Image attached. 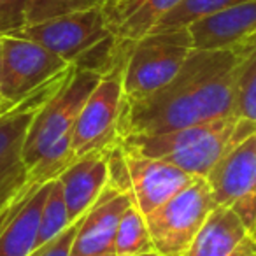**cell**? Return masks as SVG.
Instances as JSON below:
<instances>
[{
  "label": "cell",
  "instance_id": "6da1fadb",
  "mask_svg": "<svg viewBox=\"0 0 256 256\" xmlns=\"http://www.w3.org/2000/svg\"><path fill=\"white\" fill-rule=\"evenodd\" d=\"M237 53L193 50L181 70L158 92L124 102L118 121L120 139L132 134H160L235 114Z\"/></svg>",
  "mask_w": 256,
  "mask_h": 256
},
{
  "label": "cell",
  "instance_id": "7a4b0ae2",
  "mask_svg": "<svg viewBox=\"0 0 256 256\" xmlns=\"http://www.w3.org/2000/svg\"><path fill=\"white\" fill-rule=\"evenodd\" d=\"M100 78L95 72L74 67L65 84L34 116L23 146L30 182L53 181L76 160L72 130Z\"/></svg>",
  "mask_w": 256,
  "mask_h": 256
},
{
  "label": "cell",
  "instance_id": "3957f363",
  "mask_svg": "<svg viewBox=\"0 0 256 256\" xmlns=\"http://www.w3.org/2000/svg\"><path fill=\"white\" fill-rule=\"evenodd\" d=\"M256 134V123L235 114L160 134H132L120 142L128 150L206 178L232 146Z\"/></svg>",
  "mask_w": 256,
  "mask_h": 256
},
{
  "label": "cell",
  "instance_id": "277c9868",
  "mask_svg": "<svg viewBox=\"0 0 256 256\" xmlns=\"http://www.w3.org/2000/svg\"><path fill=\"white\" fill-rule=\"evenodd\" d=\"M193 51L188 26L150 32L134 40L123 72V100L136 102L164 88Z\"/></svg>",
  "mask_w": 256,
  "mask_h": 256
},
{
  "label": "cell",
  "instance_id": "5b68a950",
  "mask_svg": "<svg viewBox=\"0 0 256 256\" xmlns=\"http://www.w3.org/2000/svg\"><path fill=\"white\" fill-rule=\"evenodd\" d=\"M72 68L74 65L34 90L0 116V209H4L30 184L28 168L23 160L26 134L34 116L65 84Z\"/></svg>",
  "mask_w": 256,
  "mask_h": 256
},
{
  "label": "cell",
  "instance_id": "8992f818",
  "mask_svg": "<svg viewBox=\"0 0 256 256\" xmlns=\"http://www.w3.org/2000/svg\"><path fill=\"white\" fill-rule=\"evenodd\" d=\"M216 207L207 181L196 178L188 188L144 216L153 249L160 256H182Z\"/></svg>",
  "mask_w": 256,
  "mask_h": 256
},
{
  "label": "cell",
  "instance_id": "52a82bcc",
  "mask_svg": "<svg viewBox=\"0 0 256 256\" xmlns=\"http://www.w3.org/2000/svg\"><path fill=\"white\" fill-rule=\"evenodd\" d=\"M124 65L102 76L79 110L72 130V151L76 158L90 151H106L120 142L118 121L123 109Z\"/></svg>",
  "mask_w": 256,
  "mask_h": 256
},
{
  "label": "cell",
  "instance_id": "ba28073f",
  "mask_svg": "<svg viewBox=\"0 0 256 256\" xmlns=\"http://www.w3.org/2000/svg\"><path fill=\"white\" fill-rule=\"evenodd\" d=\"M2 53V98L20 102L72 64L40 44L18 36H0Z\"/></svg>",
  "mask_w": 256,
  "mask_h": 256
},
{
  "label": "cell",
  "instance_id": "9c48e42d",
  "mask_svg": "<svg viewBox=\"0 0 256 256\" xmlns=\"http://www.w3.org/2000/svg\"><path fill=\"white\" fill-rule=\"evenodd\" d=\"M110 34L102 8L56 16L46 22L23 25L11 36L25 37L40 44L56 56L74 64L78 56ZM8 36V34H6Z\"/></svg>",
  "mask_w": 256,
  "mask_h": 256
},
{
  "label": "cell",
  "instance_id": "30bf717a",
  "mask_svg": "<svg viewBox=\"0 0 256 256\" xmlns=\"http://www.w3.org/2000/svg\"><path fill=\"white\" fill-rule=\"evenodd\" d=\"M121 150L130 179L128 195L142 216H148L154 209L164 206L196 179V176L188 174L167 162L139 154L124 148L123 144Z\"/></svg>",
  "mask_w": 256,
  "mask_h": 256
},
{
  "label": "cell",
  "instance_id": "8fae6325",
  "mask_svg": "<svg viewBox=\"0 0 256 256\" xmlns=\"http://www.w3.org/2000/svg\"><path fill=\"white\" fill-rule=\"evenodd\" d=\"M204 179L218 206L232 207L256 195V134L232 146Z\"/></svg>",
  "mask_w": 256,
  "mask_h": 256
},
{
  "label": "cell",
  "instance_id": "7c38bea8",
  "mask_svg": "<svg viewBox=\"0 0 256 256\" xmlns=\"http://www.w3.org/2000/svg\"><path fill=\"white\" fill-rule=\"evenodd\" d=\"M110 150V148H109ZM90 151L78 156L60 176L58 181L64 190L68 221L81 220L98 202L109 182L107 151Z\"/></svg>",
  "mask_w": 256,
  "mask_h": 256
},
{
  "label": "cell",
  "instance_id": "4fadbf2b",
  "mask_svg": "<svg viewBox=\"0 0 256 256\" xmlns=\"http://www.w3.org/2000/svg\"><path fill=\"white\" fill-rule=\"evenodd\" d=\"M130 206H132V198L128 193H118L107 186L98 202L81 220L74 244H72L70 256L112 251L118 224Z\"/></svg>",
  "mask_w": 256,
  "mask_h": 256
},
{
  "label": "cell",
  "instance_id": "5bb4252c",
  "mask_svg": "<svg viewBox=\"0 0 256 256\" xmlns=\"http://www.w3.org/2000/svg\"><path fill=\"white\" fill-rule=\"evenodd\" d=\"M193 50H232L256 34V0H248L188 26Z\"/></svg>",
  "mask_w": 256,
  "mask_h": 256
},
{
  "label": "cell",
  "instance_id": "9a60e30c",
  "mask_svg": "<svg viewBox=\"0 0 256 256\" xmlns=\"http://www.w3.org/2000/svg\"><path fill=\"white\" fill-rule=\"evenodd\" d=\"M48 190L50 181L37 184L14 216L0 230V256H30L36 251L40 210Z\"/></svg>",
  "mask_w": 256,
  "mask_h": 256
},
{
  "label": "cell",
  "instance_id": "2e32d148",
  "mask_svg": "<svg viewBox=\"0 0 256 256\" xmlns=\"http://www.w3.org/2000/svg\"><path fill=\"white\" fill-rule=\"evenodd\" d=\"M249 235L230 207L218 206L182 256H230L242 238Z\"/></svg>",
  "mask_w": 256,
  "mask_h": 256
},
{
  "label": "cell",
  "instance_id": "e0dca14e",
  "mask_svg": "<svg viewBox=\"0 0 256 256\" xmlns=\"http://www.w3.org/2000/svg\"><path fill=\"white\" fill-rule=\"evenodd\" d=\"M232 50L237 53V98L235 116L256 123V34Z\"/></svg>",
  "mask_w": 256,
  "mask_h": 256
},
{
  "label": "cell",
  "instance_id": "ac0fdd59",
  "mask_svg": "<svg viewBox=\"0 0 256 256\" xmlns=\"http://www.w3.org/2000/svg\"><path fill=\"white\" fill-rule=\"evenodd\" d=\"M181 0H142L128 18H124L112 34L123 40H139L148 36Z\"/></svg>",
  "mask_w": 256,
  "mask_h": 256
},
{
  "label": "cell",
  "instance_id": "d6986e66",
  "mask_svg": "<svg viewBox=\"0 0 256 256\" xmlns=\"http://www.w3.org/2000/svg\"><path fill=\"white\" fill-rule=\"evenodd\" d=\"M112 251L118 256H134L154 251L150 230L146 226V220L134 204L121 216L116 235H114Z\"/></svg>",
  "mask_w": 256,
  "mask_h": 256
},
{
  "label": "cell",
  "instance_id": "ffe728a7",
  "mask_svg": "<svg viewBox=\"0 0 256 256\" xmlns=\"http://www.w3.org/2000/svg\"><path fill=\"white\" fill-rule=\"evenodd\" d=\"M248 0H181L151 32L168 28H184L192 23L207 18L210 14H216L224 9H230Z\"/></svg>",
  "mask_w": 256,
  "mask_h": 256
},
{
  "label": "cell",
  "instance_id": "44dd1931",
  "mask_svg": "<svg viewBox=\"0 0 256 256\" xmlns=\"http://www.w3.org/2000/svg\"><path fill=\"white\" fill-rule=\"evenodd\" d=\"M70 224L67 212V204H65L64 190L58 179L50 181L46 200L40 210V223H39V235H37V248L53 240L56 235H60L65 228Z\"/></svg>",
  "mask_w": 256,
  "mask_h": 256
},
{
  "label": "cell",
  "instance_id": "7402d4cb",
  "mask_svg": "<svg viewBox=\"0 0 256 256\" xmlns=\"http://www.w3.org/2000/svg\"><path fill=\"white\" fill-rule=\"evenodd\" d=\"M106 0H26L25 25L46 22L56 16L102 8Z\"/></svg>",
  "mask_w": 256,
  "mask_h": 256
},
{
  "label": "cell",
  "instance_id": "603a6c76",
  "mask_svg": "<svg viewBox=\"0 0 256 256\" xmlns=\"http://www.w3.org/2000/svg\"><path fill=\"white\" fill-rule=\"evenodd\" d=\"M81 220L70 223L60 235H56V237L48 242V244L37 248L30 256H70L72 244H74V238H76V234H78L79 224H81Z\"/></svg>",
  "mask_w": 256,
  "mask_h": 256
},
{
  "label": "cell",
  "instance_id": "cb8c5ba5",
  "mask_svg": "<svg viewBox=\"0 0 256 256\" xmlns=\"http://www.w3.org/2000/svg\"><path fill=\"white\" fill-rule=\"evenodd\" d=\"M25 8L26 0H0V36L25 25Z\"/></svg>",
  "mask_w": 256,
  "mask_h": 256
},
{
  "label": "cell",
  "instance_id": "d4e9b609",
  "mask_svg": "<svg viewBox=\"0 0 256 256\" xmlns=\"http://www.w3.org/2000/svg\"><path fill=\"white\" fill-rule=\"evenodd\" d=\"M142 0H106V4L102 6L104 16H106V22L109 30L112 32L124 18L132 14L134 9L140 4Z\"/></svg>",
  "mask_w": 256,
  "mask_h": 256
},
{
  "label": "cell",
  "instance_id": "484cf974",
  "mask_svg": "<svg viewBox=\"0 0 256 256\" xmlns=\"http://www.w3.org/2000/svg\"><path fill=\"white\" fill-rule=\"evenodd\" d=\"M37 184H39V182H32V184H28L22 193H20L18 196H16L14 200H11V202H9L8 206L4 207V209H0V230H2V228L6 226V223H8V221L11 220L12 216H14L16 210H18L20 207L23 206V202L28 198V195L32 193V190L36 188Z\"/></svg>",
  "mask_w": 256,
  "mask_h": 256
},
{
  "label": "cell",
  "instance_id": "4316f807",
  "mask_svg": "<svg viewBox=\"0 0 256 256\" xmlns=\"http://www.w3.org/2000/svg\"><path fill=\"white\" fill-rule=\"evenodd\" d=\"M16 104H18V102H16ZM16 104L14 102H8V100H0V116H2L4 112H8L9 109H12Z\"/></svg>",
  "mask_w": 256,
  "mask_h": 256
},
{
  "label": "cell",
  "instance_id": "83f0119b",
  "mask_svg": "<svg viewBox=\"0 0 256 256\" xmlns=\"http://www.w3.org/2000/svg\"><path fill=\"white\" fill-rule=\"evenodd\" d=\"M84 256H118L114 251H106V252H96V254H84Z\"/></svg>",
  "mask_w": 256,
  "mask_h": 256
},
{
  "label": "cell",
  "instance_id": "f1b7e54d",
  "mask_svg": "<svg viewBox=\"0 0 256 256\" xmlns=\"http://www.w3.org/2000/svg\"><path fill=\"white\" fill-rule=\"evenodd\" d=\"M0 100L2 98V53H0Z\"/></svg>",
  "mask_w": 256,
  "mask_h": 256
},
{
  "label": "cell",
  "instance_id": "f546056e",
  "mask_svg": "<svg viewBox=\"0 0 256 256\" xmlns=\"http://www.w3.org/2000/svg\"><path fill=\"white\" fill-rule=\"evenodd\" d=\"M134 256H160L156 251H148V252H140V254H134Z\"/></svg>",
  "mask_w": 256,
  "mask_h": 256
},
{
  "label": "cell",
  "instance_id": "4dcf8cb0",
  "mask_svg": "<svg viewBox=\"0 0 256 256\" xmlns=\"http://www.w3.org/2000/svg\"><path fill=\"white\" fill-rule=\"evenodd\" d=\"M254 237H256V235H254Z\"/></svg>",
  "mask_w": 256,
  "mask_h": 256
}]
</instances>
